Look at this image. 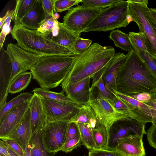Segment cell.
<instances>
[{"instance_id": "6da1fadb", "label": "cell", "mask_w": 156, "mask_h": 156, "mask_svg": "<svg viewBox=\"0 0 156 156\" xmlns=\"http://www.w3.org/2000/svg\"><path fill=\"white\" fill-rule=\"evenodd\" d=\"M127 54L117 77V91L129 96L156 92V77L133 50Z\"/></svg>"}, {"instance_id": "7a4b0ae2", "label": "cell", "mask_w": 156, "mask_h": 156, "mask_svg": "<svg viewBox=\"0 0 156 156\" xmlns=\"http://www.w3.org/2000/svg\"><path fill=\"white\" fill-rule=\"evenodd\" d=\"M115 50L111 46H103L95 42L83 53L75 55L66 77L61 83L66 86L88 77L91 78L103 68L114 56Z\"/></svg>"}, {"instance_id": "3957f363", "label": "cell", "mask_w": 156, "mask_h": 156, "mask_svg": "<svg viewBox=\"0 0 156 156\" xmlns=\"http://www.w3.org/2000/svg\"><path fill=\"white\" fill-rule=\"evenodd\" d=\"M17 45L29 52L38 55H77L73 51L53 41L37 30L29 29L20 23L14 24L10 32Z\"/></svg>"}, {"instance_id": "277c9868", "label": "cell", "mask_w": 156, "mask_h": 156, "mask_svg": "<svg viewBox=\"0 0 156 156\" xmlns=\"http://www.w3.org/2000/svg\"><path fill=\"white\" fill-rule=\"evenodd\" d=\"M75 55L42 56L30 70L32 78L41 88L49 90L58 87L68 73Z\"/></svg>"}, {"instance_id": "5b68a950", "label": "cell", "mask_w": 156, "mask_h": 156, "mask_svg": "<svg viewBox=\"0 0 156 156\" xmlns=\"http://www.w3.org/2000/svg\"><path fill=\"white\" fill-rule=\"evenodd\" d=\"M129 2L122 0L102 11L84 31L106 32L126 27L133 20L129 12Z\"/></svg>"}, {"instance_id": "8992f818", "label": "cell", "mask_w": 156, "mask_h": 156, "mask_svg": "<svg viewBox=\"0 0 156 156\" xmlns=\"http://www.w3.org/2000/svg\"><path fill=\"white\" fill-rule=\"evenodd\" d=\"M90 90L88 104L96 115L97 127L105 129L109 135L111 127L116 122L129 118L135 119L133 115L115 109L111 102L99 92L97 88V90L96 87H94L90 88Z\"/></svg>"}, {"instance_id": "52a82bcc", "label": "cell", "mask_w": 156, "mask_h": 156, "mask_svg": "<svg viewBox=\"0 0 156 156\" xmlns=\"http://www.w3.org/2000/svg\"><path fill=\"white\" fill-rule=\"evenodd\" d=\"M128 9L133 21L138 26L139 32L144 33L146 37L147 52L156 57V21L150 8L145 5L129 2Z\"/></svg>"}, {"instance_id": "ba28073f", "label": "cell", "mask_w": 156, "mask_h": 156, "mask_svg": "<svg viewBox=\"0 0 156 156\" xmlns=\"http://www.w3.org/2000/svg\"><path fill=\"white\" fill-rule=\"evenodd\" d=\"M5 51L11 66V83L20 73L30 70L44 55L29 52L21 48L17 44L11 43L8 44Z\"/></svg>"}, {"instance_id": "9c48e42d", "label": "cell", "mask_w": 156, "mask_h": 156, "mask_svg": "<svg viewBox=\"0 0 156 156\" xmlns=\"http://www.w3.org/2000/svg\"><path fill=\"white\" fill-rule=\"evenodd\" d=\"M145 124L132 118L116 122L110 128L108 144L106 149L114 150L121 140L130 136H143L144 134H146Z\"/></svg>"}, {"instance_id": "30bf717a", "label": "cell", "mask_w": 156, "mask_h": 156, "mask_svg": "<svg viewBox=\"0 0 156 156\" xmlns=\"http://www.w3.org/2000/svg\"><path fill=\"white\" fill-rule=\"evenodd\" d=\"M102 10L83 5L72 7L63 17L62 23L69 29L80 34Z\"/></svg>"}, {"instance_id": "8fae6325", "label": "cell", "mask_w": 156, "mask_h": 156, "mask_svg": "<svg viewBox=\"0 0 156 156\" xmlns=\"http://www.w3.org/2000/svg\"><path fill=\"white\" fill-rule=\"evenodd\" d=\"M69 121L48 122L42 129V138L44 147L49 153L59 151L65 144Z\"/></svg>"}, {"instance_id": "7c38bea8", "label": "cell", "mask_w": 156, "mask_h": 156, "mask_svg": "<svg viewBox=\"0 0 156 156\" xmlns=\"http://www.w3.org/2000/svg\"><path fill=\"white\" fill-rule=\"evenodd\" d=\"M42 98L47 122L69 121L79 110L82 105Z\"/></svg>"}, {"instance_id": "4fadbf2b", "label": "cell", "mask_w": 156, "mask_h": 156, "mask_svg": "<svg viewBox=\"0 0 156 156\" xmlns=\"http://www.w3.org/2000/svg\"><path fill=\"white\" fill-rule=\"evenodd\" d=\"M127 56V54L125 55L123 53H116L114 56L103 69V82L107 89L112 94L114 91H117L116 82L117 77Z\"/></svg>"}, {"instance_id": "5bb4252c", "label": "cell", "mask_w": 156, "mask_h": 156, "mask_svg": "<svg viewBox=\"0 0 156 156\" xmlns=\"http://www.w3.org/2000/svg\"><path fill=\"white\" fill-rule=\"evenodd\" d=\"M30 101L18 105L9 112L0 123V138L10 134L19 126L29 107Z\"/></svg>"}, {"instance_id": "9a60e30c", "label": "cell", "mask_w": 156, "mask_h": 156, "mask_svg": "<svg viewBox=\"0 0 156 156\" xmlns=\"http://www.w3.org/2000/svg\"><path fill=\"white\" fill-rule=\"evenodd\" d=\"M88 77L76 83L66 86L62 90L65 92L66 97L81 105L89 103L90 97V81Z\"/></svg>"}, {"instance_id": "2e32d148", "label": "cell", "mask_w": 156, "mask_h": 156, "mask_svg": "<svg viewBox=\"0 0 156 156\" xmlns=\"http://www.w3.org/2000/svg\"><path fill=\"white\" fill-rule=\"evenodd\" d=\"M32 136L44 128L47 122L41 98L34 93L30 102Z\"/></svg>"}, {"instance_id": "e0dca14e", "label": "cell", "mask_w": 156, "mask_h": 156, "mask_svg": "<svg viewBox=\"0 0 156 156\" xmlns=\"http://www.w3.org/2000/svg\"><path fill=\"white\" fill-rule=\"evenodd\" d=\"M31 136L30 109L29 106L19 126L10 134L0 138H4L14 141L20 145L24 152Z\"/></svg>"}, {"instance_id": "ac0fdd59", "label": "cell", "mask_w": 156, "mask_h": 156, "mask_svg": "<svg viewBox=\"0 0 156 156\" xmlns=\"http://www.w3.org/2000/svg\"><path fill=\"white\" fill-rule=\"evenodd\" d=\"M143 136H131L121 140L114 150L123 156H145Z\"/></svg>"}, {"instance_id": "d6986e66", "label": "cell", "mask_w": 156, "mask_h": 156, "mask_svg": "<svg viewBox=\"0 0 156 156\" xmlns=\"http://www.w3.org/2000/svg\"><path fill=\"white\" fill-rule=\"evenodd\" d=\"M113 94L122 100L133 108V113L136 116V119L143 123L152 122L151 107L145 103L140 102L129 96L114 91Z\"/></svg>"}, {"instance_id": "ffe728a7", "label": "cell", "mask_w": 156, "mask_h": 156, "mask_svg": "<svg viewBox=\"0 0 156 156\" xmlns=\"http://www.w3.org/2000/svg\"><path fill=\"white\" fill-rule=\"evenodd\" d=\"M3 56L0 58V108L6 103L9 88L11 83L12 75L11 64L8 59L6 62Z\"/></svg>"}, {"instance_id": "44dd1931", "label": "cell", "mask_w": 156, "mask_h": 156, "mask_svg": "<svg viewBox=\"0 0 156 156\" xmlns=\"http://www.w3.org/2000/svg\"><path fill=\"white\" fill-rule=\"evenodd\" d=\"M45 13L40 0H37L33 7L20 21L26 27L37 30L44 20Z\"/></svg>"}, {"instance_id": "7402d4cb", "label": "cell", "mask_w": 156, "mask_h": 156, "mask_svg": "<svg viewBox=\"0 0 156 156\" xmlns=\"http://www.w3.org/2000/svg\"><path fill=\"white\" fill-rule=\"evenodd\" d=\"M58 27L57 34L55 36L49 37L53 41L73 51L72 46L76 40L80 37V34L69 29L59 21Z\"/></svg>"}, {"instance_id": "603a6c76", "label": "cell", "mask_w": 156, "mask_h": 156, "mask_svg": "<svg viewBox=\"0 0 156 156\" xmlns=\"http://www.w3.org/2000/svg\"><path fill=\"white\" fill-rule=\"evenodd\" d=\"M69 122L89 124L92 129L97 126V119L96 115L89 104L82 105L78 111L71 118Z\"/></svg>"}, {"instance_id": "cb8c5ba5", "label": "cell", "mask_w": 156, "mask_h": 156, "mask_svg": "<svg viewBox=\"0 0 156 156\" xmlns=\"http://www.w3.org/2000/svg\"><path fill=\"white\" fill-rule=\"evenodd\" d=\"M42 129L38 131L31 137L27 148L31 156H49L43 142Z\"/></svg>"}, {"instance_id": "d4e9b609", "label": "cell", "mask_w": 156, "mask_h": 156, "mask_svg": "<svg viewBox=\"0 0 156 156\" xmlns=\"http://www.w3.org/2000/svg\"><path fill=\"white\" fill-rule=\"evenodd\" d=\"M33 95L29 92L21 93L6 102L3 107L0 108V123L12 109L22 103L30 101Z\"/></svg>"}, {"instance_id": "484cf974", "label": "cell", "mask_w": 156, "mask_h": 156, "mask_svg": "<svg viewBox=\"0 0 156 156\" xmlns=\"http://www.w3.org/2000/svg\"><path fill=\"white\" fill-rule=\"evenodd\" d=\"M32 77V73L30 71L25 72L18 75L10 83L9 93L13 94L25 90L29 84Z\"/></svg>"}, {"instance_id": "4316f807", "label": "cell", "mask_w": 156, "mask_h": 156, "mask_svg": "<svg viewBox=\"0 0 156 156\" xmlns=\"http://www.w3.org/2000/svg\"><path fill=\"white\" fill-rule=\"evenodd\" d=\"M37 0H17L12 20L14 24L20 23L21 20L27 15Z\"/></svg>"}, {"instance_id": "83f0119b", "label": "cell", "mask_w": 156, "mask_h": 156, "mask_svg": "<svg viewBox=\"0 0 156 156\" xmlns=\"http://www.w3.org/2000/svg\"><path fill=\"white\" fill-rule=\"evenodd\" d=\"M108 37L109 39L113 41L115 46L122 50L129 51L134 49L129 34L125 33L119 29L112 30Z\"/></svg>"}, {"instance_id": "f1b7e54d", "label": "cell", "mask_w": 156, "mask_h": 156, "mask_svg": "<svg viewBox=\"0 0 156 156\" xmlns=\"http://www.w3.org/2000/svg\"><path fill=\"white\" fill-rule=\"evenodd\" d=\"M32 92L42 98L67 103L77 104L75 102L68 98L64 94V92L62 90L58 93L41 88L36 87L34 89Z\"/></svg>"}, {"instance_id": "f546056e", "label": "cell", "mask_w": 156, "mask_h": 156, "mask_svg": "<svg viewBox=\"0 0 156 156\" xmlns=\"http://www.w3.org/2000/svg\"><path fill=\"white\" fill-rule=\"evenodd\" d=\"M79 129L82 144L90 150L96 149L92 129L89 124L76 122Z\"/></svg>"}, {"instance_id": "4dcf8cb0", "label": "cell", "mask_w": 156, "mask_h": 156, "mask_svg": "<svg viewBox=\"0 0 156 156\" xmlns=\"http://www.w3.org/2000/svg\"><path fill=\"white\" fill-rule=\"evenodd\" d=\"M92 131L96 149H106L108 144L109 135L105 129L98 127Z\"/></svg>"}, {"instance_id": "1f68e13d", "label": "cell", "mask_w": 156, "mask_h": 156, "mask_svg": "<svg viewBox=\"0 0 156 156\" xmlns=\"http://www.w3.org/2000/svg\"><path fill=\"white\" fill-rule=\"evenodd\" d=\"M58 30V21L55 17L44 20L37 30L45 37H48L51 34L55 36Z\"/></svg>"}, {"instance_id": "d6a6232c", "label": "cell", "mask_w": 156, "mask_h": 156, "mask_svg": "<svg viewBox=\"0 0 156 156\" xmlns=\"http://www.w3.org/2000/svg\"><path fill=\"white\" fill-rule=\"evenodd\" d=\"M129 35L133 50L137 54L142 51H147L146 45V37L144 33L131 32L129 33Z\"/></svg>"}, {"instance_id": "836d02e7", "label": "cell", "mask_w": 156, "mask_h": 156, "mask_svg": "<svg viewBox=\"0 0 156 156\" xmlns=\"http://www.w3.org/2000/svg\"><path fill=\"white\" fill-rule=\"evenodd\" d=\"M122 0H82L83 5L90 8L102 9Z\"/></svg>"}, {"instance_id": "e575fe53", "label": "cell", "mask_w": 156, "mask_h": 156, "mask_svg": "<svg viewBox=\"0 0 156 156\" xmlns=\"http://www.w3.org/2000/svg\"><path fill=\"white\" fill-rule=\"evenodd\" d=\"M94 87H97L99 92L103 96L111 102L112 104V103L115 95L110 93L106 88L103 82L102 74L99 78L93 80L92 84L90 88Z\"/></svg>"}, {"instance_id": "d590c367", "label": "cell", "mask_w": 156, "mask_h": 156, "mask_svg": "<svg viewBox=\"0 0 156 156\" xmlns=\"http://www.w3.org/2000/svg\"><path fill=\"white\" fill-rule=\"evenodd\" d=\"M148 68L156 77V57L147 51H142L138 54Z\"/></svg>"}, {"instance_id": "8d00e7d4", "label": "cell", "mask_w": 156, "mask_h": 156, "mask_svg": "<svg viewBox=\"0 0 156 156\" xmlns=\"http://www.w3.org/2000/svg\"><path fill=\"white\" fill-rule=\"evenodd\" d=\"M92 41L80 37L75 42L72 47V50L77 55L86 51L91 45Z\"/></svg>"}, {"instance_id": "74e56055", "label": "cell", "mask_w": 156, "mask_h": 156, "mask_svg": "<svg viewBox=\"0 0 156 156\" xmlns=\"http://www.w3.org/2000/svg\"><path fill=\"white\" fill-rule=\"evenodd\" d=\"M82 0H56L55 7L56 12H62L69 10L72 7L78 5Z\"/></svg>"}, {"instance_id": "f35d334b", "label": "cell", "mask_w": 156, "mask_h": 156, "mask_svg": "<svg viewBox=\"0 0 156 156\" xmlns=\"http://www.w3.org/2000/svg\"><path fill=\"white\" fill-rule=\"evenodd\" d=\"M112 104L116 109L133 115L136 119V116L132 112L133 108L130 105L115 95Z\"/></svg>"}, {"instance_id": "ab89813d", "label": "cell", "mask_w": 156, "mask_h": 156, "mask_svg": "<svg viewBox=\"0 0 156 156\" xmlns=\"http://www.w3.org/2000/svg\"><path fill=\"white\" fill-rule=\"evenodd\" d=\"M44 12V20L54 17V12H56L55 7L56 0H40Z\"/></svg>"}, {"instance_id": "60d3db41", "label": "cell", "mask_w": 156, "mask_h": 156, "mask_svg": "<svg viewBox=\"0 0 156 156\" xmlns=\"http://www.w3.org/2000/svg\"><path fill=\"white\" fill-rule=\"evenodd\" d=\"M14 9L11 10L10 14L5 20L2 26V31L0 34V50L3 48V45L5 37L7 35L11 32L10 27V23L14 14Z\"/></svg>"}, {"instance_id": "b9f144b4", "label": "cell", "mask_w": 156, "mask_h": 156, "mask_svg": "<svg viewBox=\"0 0 156 156\" xmlns=\"http://www.w3.org/2000/svg\"><path fill=\"white\" fill-rule=\"evenodd\" d=\"M88 156H123L115 150L107 149H94L90 150Z\"/></svg>"}, {"instance_id": "7bdbcfd3", "label": "cell", "mask_w": 156, "mask_h": 156, "mask_svg": "<svg viewBox=\"0 0 156 156\" xmlns=\"http://www.w3.org/2000/svg\"><path fill=\"white\" fill-rule=\"evenodd\" d=\"M82 144L80 137H77L71 139L66 143L62 147L60 151L68 153L80 147Z\"/></svg>"}, {"instance_id": "ee69618b", "label": "cell", "mask_w": 156, "mask_h": 156, "mask_svg": "<svg viewBox=\"0 0 156 156\" xmlns=\"http://www.w3.org/2000/svg\"><path fill=\"white\" fill-rule=\"evenodd\" d=\"M80 137V132L76 123L75 122H69L65 143L71 139Z\"/></svg>"}, {"instance_id": "f6af8a7d", "label": "cell", "mask_w": 156, "mask_h": 156, "mask_svg": "<svg viewBox=\"0 0 156 156\" xmlns=\"http://www.w3.org/2000/svg\"><path fill=\"white\" fill-rule=\"evenodd\" d=\"M8 147L20 156H23L24 151L21 147L14 141L10 139L1 138Z\"/></svg>"}, {"instance_id": "bcb514c9", "label": "cell", "mask_w": 156, "mask_h": 156, "mask_svg": "<svg viewBox=\"0 0 156 156\" xmlns=\"http://www.w3.org/2000/svg\"><path fill=\"white\" fill-rule=\"evenodd\" d=\"M151 98L146 104L151 107V113L152 119V125L156 126V92L151 94Z\"/></svg>"}, {"instance_id": "7dc6e473", "label": "cell", "mask_w": 156, "mask_h": 156, "mask_svg": "<svg viewBox=\"0 0 156 156\" xmlns=\"http://www.w3.org/2000/svg\"><path fill=\"white\" fill-rule=\"evenodd\" d=\"M146 134L149 144L156 149V126L152 125L147 131Z\"/></svg>"}, {"instance_id": "c3c4849f", "label": "cell", "mask_w": 156, "mask_h": 156, "mask_svg": "<svg viewBox=\"0 0 156 156\" xmlns=\"http://www.w3.org/2000/svg\"><path fill=\"white\" fill-rule=\"evenodd\" d=\"M129 96L138 101L145 103L149 101L151 98V93H142Z\"/></svg>"}, {"instance_id": "681fc988", "label": "cell", "mask_w": 156, "mask_h": 156, "mask_svg": "<svg viewBox=\"0 0 156 156\" xmlns=\"http://www.w3.org/2000/svg\"><path fill=\"white\" fill-rule=\"evenodd\" d=\"M8 147L2 140H0V156H10L8 151Z\"/></svg>"}, {"instance_id": "f907efd6", "label": "cell", "mask_w": 156, "mask_h": 156, "mask_svg": "<svg viewBox=\"0 0 156 156\" xmlns=\"http://www.w3.org/2000/svg\"><path fill=\"white\" fill-rule=\"evenodd\" d=\"M11 12V10H8L7 12H6L5 16L2 17H0V28H1L2 27L3 25L5 23V22L7 19V18H8V16H9V15L10 14Z\"/></svg>"}, {"instance_id": "816d5d0a", "label": "cell", "mask_w": 156, "mask_h": 156, "mask_svg": "<svg viewBox=\"0 0 156 156\" xmlns=\"http://www.w3.org/2000/svg\"><path fill=\"white\" fill-rule=\"evenodd\" d=\"M127 1L128 2L142 4L146 6H147L148 4L147 0H127Z\"/></svg>"}, {"instance_id": "f5cc1de1", "label": "cell", "mask_w": 156, "mask_h": 156, "mask_svg": "<svg viewBox=\"0 0 156 156\" xmlns=\"http://www.w3.org/2000/svg\"><path fill=\"white\" fill-rule=\"evenodd\" d=\"M149 10L152 16L156 21V9L150 8Z\"/></svg>"}, {"instance_id": "db71d44e", "label": "cell", "mask_w": 156, "mask_h": 156, "mask_svg": "<svg viewBox=\"0 0 156 156\" xmlns=\"http://www.w3.org/2000/svg\"><path fill=\"white\" fill-rule=\"evenodd\" d=\"M23 156H31L27 148L24 152V154Z\"/></svg>"}, {"instance_id": "11a10c76", "label": "cell", "mask_w": 156, "mask_h": 156, "mask_svg": "<svg viewBox=\"0 0 156 156\" xmlns=\"http://www.w3.org/2000/svg\"><path fill=\"white\" fill-rule=\"evenodd\" d=\"M83 156H86V155H84Z\"/></svg>"}]
</instances>
